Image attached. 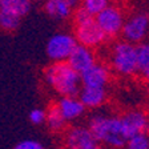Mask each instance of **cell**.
Wrapping results in <instances>:
<instances>
[{"label": "cell", "mask_w": 149, "mask_h": 149, "mask_svg": "<svg viewBox=\"0 0 149 149\" xmlns=\"http://www.w3.org/2000/svg\"><path fill=\"white\" fill-rule=\"evenodd\" d=\"M88 127L97 143L111 149H123L129 137L123 125L121 117L111 113L100 112L92 115L88 120Z\"/></svg>", "instance_id": "6da1fadb"}, {"label": "cell", "mask_w": 149, "mask_h": 149, "mask_svg": "<svg viewBox=\"0 0 149 149\" xmlns=\"http://www.w3.org/2000/svg\"><path fill=\"white\" fill-rule=\"evenodd\" d=\"M44 80L60 96H77L81 88L80 73L68 61H56L47 67Z\"/></svg>", "instance_id": "7a4b0ae2"}, {"label": "cell", "mask_w": 149, "mask_h": 149, "mask_svg": "<svg viewBox=\"0 0 149 149\" xmlns=\"http://www.w3.org/2000/svg\"><path fill=\"white\" fill-rule=\"evenodd\" d=\"M74 22V39L77 44L85 45L88 48H99L105 43L108 37L99 27V24L95 20V16H91L89 13L83 8L79 7L76 12L73 13Z\"/></svg>", "instance_id": "3957f363"}, {"label": "cell", "mask_w": 149, "mask_h": 149, "mask_svg": "<svg viewBox=\"0 0 149 149\" xmlns=\"http://www.w3.org/2000/svg\"><path fill=\"white\" fill-rule=\"evenodd\" d=\"M109 61L112 69L120 76L129 77L139 72L137 45L127 40L116 41L111 48Z\"/></svg>", "instance_id": "277c9868"}, {"label": "cell", "mask_w": 149, "mask_h": 149, "mask_svg": "<svg viewBox=\"0 0 149 149\" xmlns=\"http://www.w3.org/2000/svg\"><path fill=\"white\" fill-rule=\"evenodd\" d=\"M125 19H127V13H125L124 8L120 4L111 3L95 16L96 23L102 29L107 37H116L121 35V29L125 23Z\"/></svg>", "instance_id": "5b68a950"}, {"label": "cell", "mask_w": 149, "mask_h": 149, "mask_svg": "<svg viewBox=\"0 0 149 149\" xmlns=\"http://www.w3.org/2000/svg\"><path fill=\"white\" fill-rule=\"evenodd\" d=\"M149 35V13L145 11H137L127 16L121 29L123 39L129 43L140 44L146 40Z\"/></svg>", "instance_id": "8992f818"}, {"label": "cell", "mask_w": 149, "mask_h": 149, "mask_svg": "<svg viewBox=\"0 0 149 149\" xmlns=\"http://www.w3.org/2000/svg\"><path fill=\"white\" fill-rule=\"evenodd\" d=\"M76 45H77V41H76L73 35L60 32V33H55L48 40L45 51L48 57L53 63L67 61L68 57L71 56L72 51L76 48Z\"/></svg>", "instance_id": "52a82bcc"}, {"label": "cell", "mask_w": 149, "mask_h": 149, "mask_svg": "<svg viewBox=\"0 0 149 149\" xmlns=\"http://www.w3.org/2000/svg\"><path fill=\"white\" fill-rule=\"evenodd\" d=\"M64 144L67 149H88L99 143L88 125H74L65 132Z\"/></svg>", "instance_id": "ba28073f"}, {"label": "cell", "mask_w": 149, "mask_h": 149, "mask_svg": "<svg viewBox=\"0 0 149 149\" xmlns=\"http://www.w3.org/2000/svg\"><path fill=\"white\" fill-rule=\"evenodd\" d=\"M80 79H81V85L107 88L108 83L111 81V71H109V68L105 64L96 61L88 69L81 72Z\"/></svg>", "instance_id": "9c48e42d"}, {"label": "cell", "mask_w": 149, "mask_h": 149, "mask_svg": "<svg viewBox=\"0 0 149 149\" xmlns=\"http://www.w3.org/2000/svg\"><path fill=\"white\" fill-rule=\"evenodd\" d=\"M120 117L128 136L143 133V132H148L149 130V115L143 109L128 111Z\"/></svg>", "instance_id": "30bf717a"}, {"label": "cell", "mask_w": 149, "mask_h": 149, "mask_svg": "<svg viewBox=\"0 0 149 149\" xmlns=\"http://www.w3.org/2000/svg\"><path fill=\"white\" fill-rule=\"evenodd\" d=\"M56 104L67 123H72L81 118L87 109L77 96H60Z\"/></svg>", "instance_id": "8fae6325"}, {"label": "cell", "mask_w": 149, "mask_h": 149, "mask_svg": "<svg viewBox=\"0 0 149 149\" xmlns=\"http://www.w3.org/2000/svg\"><path fill=\"white\" fill-rule=\"evenodd\" d=\"M67 61L69 63V65L74 71L81 73V72H84L85 69L89 68L92 64L96 63V56H95V52H93L92 48H88L85 45L77 44L76 48L72 51L71 56L68 57Z\"/></svg>", "instance_id": "7c38bea8"}, {"label": "cell", "mask_w": 149, "mask_h": 149, "mask_svg": "<svg viewBox=\"0 0 149 149\" xmlns=\"http://www.w3.org/2000/svg\"><path fill=\"white\" fill-rule=\"evenodd\" d=\"M108 93L105 88L99 87H87V85H81L79 91V99L84 104L87 109H99L101 108L107 101Z\"/></svg>", "instance_id": "4fadbf2b"}, {"label": "cell", "mask_w": 149, "mask_h": 149, "mask_svg": "<svg viewBox=\"0 0 149 149\" xmlns=\"http://www.w3.org/2000/svg\"><path fill=\"white\" fill-rule=\"evenodd\" d=\"M45 12L53 19H68L72 15V7L65 0H47L44 4Z\"/></svg>", "instance_id": "5bb4252c"}, {"label": "cell", "mask_w": 149, "mask_h": 149, "mask_svg": "<svg viewBox=\"0 0 149 149\" xmlns=\"http://www.w3.org/2000/svg\"><path fill=\"white\" fill-rule=\"evenodd\" d=\"M0 11L22 19L31 11V0H0Z\"/></svg>", "instance_id": "9a60e30c"}, {"label": "cell", "mask_w": 149, "mask_h": 149, "mask_svg": "<svg viewBox=\"0 0 149 149\" xmlns=\"http://www.w3.org/2000/svg\"><path fill=\"white\" fill-rule=\"evenodd\" d=\"M45 124L48 125V128L52 132H61V130H64L65 125H67V121L63 117L61 112H60L56 102L51 104L48 107V109L45 111Z\"/></svg>", "instance_id": "2e32d148"}, {"label": "cell", "mask_w": 149, "mask_h": 149, "mask_svg": "<svg viewBox=\"0 0 149 149\" xmlns=\"http://www.w3.org/2000/svg\"><path fill=\"white\" fill-rule=\"evenodd\" d=\"M123 149H149V133L143 132L129 136Z\"/></svg>", "instance_id": "e0dca14e"}, {"label": "cell", "mask_w": 149, "mask_h": 149, "mask_svg": "<svg viewBox=\"0 0 149 149\" xmlns=\"http://www.w3.org/2000/svg\"><path fill=\"white\" fill-rule=\"evenodd\" d=\"M137 60H139V72L149 71V40L137 44Z\"/></svg>", "instance_id": "ac0fdd59"}, {"label": "cell", "mask_w": 149, "mask_h": 149, "mask_svg": "<svg viewBox=\"0 0 149 149\" xmlns=\"http://www.w3.org/2000/svg\"><path fill=\"white\" fill-rule=\"evenodd\" d=\"M108 4L109 0H81L80 1V7H83L91 16H96Z\"/></svg>", "instance_id": "d6986e66"}, {"label": "cell", "mask_w": 149, "mask_h": 149, "mask_svg": "<svg viewBox=\"0 0 149 149\" xmlns=\"http://www.w3.org/2000/svg\"><path fill=\"white\" fill-rule=\"evenodd\" d=\"M19 24H20V17L4 12V11H0V28L1 29L12 32L19 27Z\"/></svg>", "instance_id": "ffe728a7"}, {"label": "cell", "mask_w": 149, "mask_h": 149, "mask_svg": "<svg viewBox=\"0 0 149 149\" xmlns=\"http://www.w3.org/2000/svg\"><path fill=\"white\" fill-rule=\"evenodd\" d=\"M29 121L35 125H40L45 123V109L35 108L29 112Z\"/></svg>", "instance_id": "44dd1931"}, {"label": "cell", "mask_w": 149, "mask_h": 149, "mask_svg": "<svg viewBox=\"0 0 149 149\" xmlns=\"http://www.w3.org/2000/svg\"><path fill=\"white\" fill-rule=\"evenodd\" d=\"M13 149H44V146L36 140H24L16 144Z\"/></svg>", "instance_id": "7402d4cb"}, {"label": "cell", "mask_w": 149, "mask_h": 149, "mask_svg": "<svg viewBox=\"0 0 149 149\" xmlns=\"http://www.w3.org/2000/svg\"><path fill=\"white\" fill-rule=\"evenodd\" d=\"M65 1H67V3H68L72 8H74L76 6H79V4H80L81 0H65Z\"/></svg>", "instance_id": "603a6c76"}, {"label": "cell", "mask_w": 149, "mask_h": 149, "mask_svg": "<svg viewBox=\"0 0 149 149\" xmlns=\"http://www.w3.org/2000/svg\"><path fill=\"white\" fill-rule=\"evenodd\" d=\"M143 77H144V80L148 83V85H149V71H145V72H143Z\"/></svg>", "instance_id": "cb8c5ba5"}, {"label": "cell", "mask_w": 149, "mask_h": 149, "mask_svg": "<svg viewBox=\"0 0 149 149\" xmlns=\"http://www.w3.org/2000/svg\"><path fill=\"white\" fill-rule=\"evenodd\" d=\"M88 149H104L102 146H100L99 144H96V145H93V146H91V148H88Z\"/></svg>", "instance_id": "d4e9b609"}]
</instances>
